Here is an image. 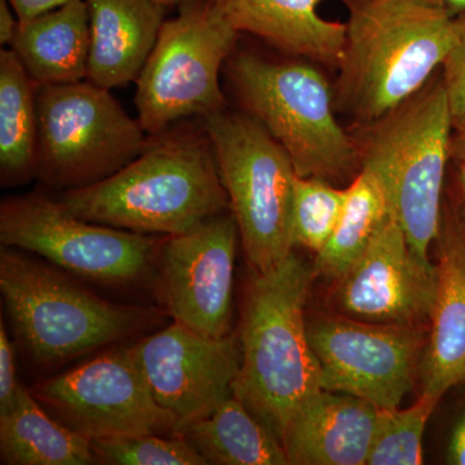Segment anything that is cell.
Instances as JSON below:
<instances>
[{"label": "cell", "instance_id": "obj_6", "mask_svg": "<svg viewBox=\"0 0 465 465\" xmlns=\"http://www.w3.org/2000/svg\"><path fill=\"white\" fill-rule=\"evenodd\" d=\"M0 291L18 339L43 365L114 344L159 320L154 309L101 299L56 266L11 247L0 252Z\"/></svg>", "mask_w": 465, "mask_h": 465}, {"label": "cell", "instance_id": "obj_33", "mask_svg": "<svg viewBox=\"0 0 465 465\" xmlns=\"http://www.w3.org/2000/svg\"><path fill=\"white\" fill-rule=\"evenodd\" d=\"M18 25H20V18L11 3L8 0H0V43L2 45H11L16 35Z\"/></svg>", "mask_w": 465, "mask_h": 465}, {"label": "cell", "instance_id": "obj_29", "mask_svg": "<svg viewBox=\"0 0 465 465\" xmlns=\"http://www.w3.org/2000/svg\"><path fill=\"white\" fill-rule=\"evenodd\" d=\"M454 130L465 127V12L454 17V42L440 69Z\"/></svg>", "mask_w": 465, "mask_h": 465}, {"label": "cell", "instance_id": "obj_26", "mask_svg": "<svg viewBox=\"0 0 465 465\" xmlns=\"http://www.w3.org/2000/svg\"><path fill=\"white\" fill-rule=\"evenodd\" d=\"M348 189L317 177H296L292 243L317 253L326 246L347 202Z\"/></svg>", "mask_w": 465, "mask_h": 465}, {"label": "cell", "instance_id": "obj_32", "mask_svg": "<svg viewBox=\"0 0 465 465\" xmlns=\"http://www.w3.org/2000/svg\"><path fill=\"white\" fill-rule=\"evenodd\" d=\"M8 2L16 11L20 21H26L51 9L60 7L69 0H8Z\"/></svg>", "mask_w": 465, "mask_h": 465}, {"label": "cell", "instance_id": "obj_22", "mask_svg": "<svg viewBox=\"0 0 465 465\" xmlns=\"http://www.w3.org/2000/svg\"><path fill=\"white\" fill-rule=\"evenodd\" d=\"M0 459L7 465L97 463L91 440L48 414L24 385L16 407L0 416Z\"/></svg>", "mask_w": 465, "mask_h": 465}, {"label": "cell", "instance_id": "obj_14", "mask_svg": "<svg viewBox=\"0 0 465 465\" xmlns=\"http://www.w3.org/2000/svg\"><path fill=\"white\" fill-rule=\"evenodd\" d=\"M130 348L153 397L176 420L177 434L232 394L242 360L238 335L211 338L173 321Z\"/></svg>", "mask_w": 465, "mask_h": 465}, {"label": "cell", "instance_id": "obj_8", "mask_svg": "<svg viewBox=\"0 0 465 465\" xmlns=\"http://www.w3.org/2000/svg\"><path fill=\"white\" fill-rule=\"evenodd\" d=\"M148 140L108 88L90 81L36 87L35 177L51 188L103 182L139 157Z\"/></svg>", "mask_w": 465, "mask_h": 465}, {"label": "cell", "instance_id": "obj_27", "mask_svg": "<svg viewBox=\"0 0 465 465\" xmlns=\"http://www.w3.org/2000/svg\"><path fill=\"white\" fill-rule=\"evenodd\" d=\"M97 463L109 465H207L180 434H136L91 440Z\"/></svg>", "mask_w": 465, "mask_h": 465}, {"label": "cell", "instance_id": "obj_1", "mask_svg": "<svg viewBox=\"0 0 465 465\" xmlns=\"http://www.w3.org/2000/svg\"><path fill=\"white\" fill-rule=\"evenodd\" d=\"M73 215L140 234H182L231 211L203 122L149 136L121 171L58 198Z\"/></svg>", "mask_w": 465, "mask_h": 465}, {"label": "cell", "instance_id": "obj_9", "mask_svg": "<svg viewBox=\"0 0 465 465\" xmlns=\"http://www.w3.org/2000/svg\"><path fill=\"white\" fill-rule=\"evenodd\" d=\"M177 9L136 79L137 121L149 136L228 108L220 75L241 34L213 0H191Z\"/></svg>", "mask_w": 465, "mask_h": 465}, {"label": "cell", "instance_id": "obj_18", "mask_svg": "<svg viewBox=\"0 0 465 465\" xmlns=\"http://www.w3.org/2000/svg\"><path fill=\"white\" fill-rule=\"evenodd\" d=\"M213 2L238 33L256 36L283 56L338 69L344 51L345 23L321 16L320 7L329 0Z\"/></svg>", "mask_w": 465, "mask_h": 465}, {"label": "cell", "instance_id": "obj_28", "mask_svg": "<svg viewBox=\"0 0 465 465\" xmlns=\"http://www.w3.org/2000/svg\"><path fill=\"white\" fill-rule=\"evenodd\" d=\"M434 414L437 460L446 465H465V381L443 394Z\"/></svg>", "mask_w": 465, "mask_h": 465}, {"label": "cell", "instance_id": "obj_5", "mask_svg": "<svg viewBox=\"0 0 465 465\" xmlns=\"http://www.w3.org/2000/svg\"><path fill=\"white\" fill-rule=\"evenodd\" d=\"M316 65L235 48L223 73L240 110L264 125L298 176L349 185L361 173L360 155L338 122L333 87Z\"/></svg>", "mask_w": 465, "mask_h": 465}, {"label": "cell", "instance_id": "obj_12", "mask_svg": "<svg viewBox=\"0 0 465 465\" xmlns=\"http://www.w3.org/2000/svg\"><path fill=\"white\" fill-rule=\"evenodd\" d=\"M32 393L54 418L90 440L177 434L176 420L153 397L130 347L39 382Z\"/></svg>", "mask_w": 465, "mask_h": 465}, {"label": "cell", "instance_id": "obj_13", "mask_svg": "<svg viewBox=\"0 0 465 465\" xmlns=\"http://www.w3.org/2000/svg\"><path fill=\"white\" fill-rule=\"evenodd\" d=\"M238 240L231 211L167 237L161 247V291L174 322L211 338L231 333Z\"/></svg>", "mask_w": 465, "mask_h": 465}, {"label": "cell", "instance_id": "obj_4", "mask_svg": "<svg viewBox=\"0 0 465 465\" xmlns=\"http://www.w3.org/2000/svg\"><path fill=\"white\" fill-rule=\"evenodd\" d=\"M361 170L381 183L391 215L419 258L439 232L454 124L440 72L387 114L351 124Z\"/></svg>", "mask_w": 465, "mask_h": 465}, {"label": "cell", "instance_id": "obj_3", "mask_svg": "<svg viewBox=\"0 0 465 465\" xmlns=\"http://www.w3.org/2000/svg\"><path fill=\"white\" fill-rule=\"evenodd\" d=\"M314 277L313 265L292 251L272 271L255 272L242 309L232 394L280 440L291 416L322 390L305 316Z\"/></svg>", "mask_w": 465, "mask_h": 465}, {"label": "cell", "instance_id": "obj_20", "mask_svg": "<svg viewBox=\"0 0 465 465\" xmlns=\"http://www.w3.org/2000/svg\"><path fill=\"white\" fill-rule=\"evenodd\" d=\"M90 14L85 0L20 21L9 47L36 84H66L87 79Z\"/></svg>", "mask_w": 465, "mask_h": 465}, {"label": "cell", "instance_id": "obj_23", "mask_svg": "<svg viewBox=\"0 0 465 465\" xmlns=\"http://www.w3.org/2000/svg\"><path fill=\"white\" fill-rule=\"evenodd\" d=\"M36 87L15 52L0 51V179L21 185L35 177Z\"/></svg>", "mask_w": 465, "mask_h": 465}, {"label": "cell", "instance_id": "obj_24", "mask_svg": "<svg viewBox=\"0 0 465 465\" xmlns=\"http://www.w3.org/2000/svg\"><path fill=\"white\" fill-rule=\"evenodd\" d=\"M347 189L338 226L313 264L314 275L333 281L360 259L391 213L381 183L366 171L361 170Z\"/></svg>", "mask_w": 465, "mask_h": 465}, {"label": "cell", "instance_id": "obj_17", "mask_svg": "<svg viewBox=\"0 0 465 465\" xmlns=\"http://www.w3.org/2000/svg\"><path fill=\"white\" fill-rule=\"evenodd\" d=\"M378 416L369 401L321 390L291 416L281 442L292 465H366Z\"/></svg>", "mask_w": 465, "mask_h": 465}, {"label": "cell", "instance_id": "obj_35", "mask_svg": "<svg viewBox=\"0 0 465 465\" xmlns=\"http://www.w3.org/2000/svg\"><path fill=\"white\" fill-rule=\"evenodd\" d=\"M440 2L449 9L452 16H458L465 12V0H440Z\"/></svg>", "mask_w": 465, "mask_h": 465}, {"label": "cell", "instance_id": "obj_15", "mask_svg": "<svg viewBox=\"0 0 465 465\" xmlns=\"http://www.w3.org/2000/svg\"><path fill=\"white\" fill-rule=\"evenodd\" d=\"M342 316L371 323L427 326L437 292V268L419 258L390 215L365 252L335 280Z\"/></svg>", "mask_w": 465, "mask_h": 465}, {"label": "cell", "instance_id": "obj_10", "mask_svg": "<svg viewBox=\"0 0 465 465\" xmlns=\"http://www.w3.org/2000/svg\"><path fill=\"white\" fill-rule=\"evenodd\" d=\"M0 242L84 280L115 286L142 280L158 251L152 235L87 222L39 194L2 201Z\"/></svg>", "mask_w": 465, "mask_h": 465}, {"label": "cell", "instance_id": "obj_11", "mask_svg": "<svg viewBox=\"0 0 465 465\" xmlns=\"http://www.w3.org/2000/svg\"><path fill=\"white\" fill-rule=\"evenodd\" d=\"M321 388L396 409L420 379L425 326L365 322L342 316L307 320Z\"/></svg>", "mask_w": 465, "mask_h": 465}, {"label": "cell", "instance_id": "obj_2", "mask_svg": "<svg viewBox=\"0 0 465 465\" xmlns=\"http://www.w3.org/2000/svg\"><path fill=\"white\" fill-rule=\"evenodd\" d=\"M345 45L333 104L351 124L387 114L442 69L454 17L440 0H342Z\"/></svg>", "mask_w": 465, "mask_h": 465}, {"label": "cell", "instance_id": "obj_7", "mask_svg": "<svg viewBox=\"0 0 465 465\" xmlns=\"http://www.w3.org/2000/svg\"><path fill=\"white\" fill-rule=\"evenodd\" d=\"M202 122L246 258L256 273L272 271L293 251L295 167L264 125L240 109Z\"/></svg>", "mask_w": 465, "mask_h": 465}, {"label": "cell", "instance_id": "obj_36", "mask_svg": "<svg viewBox=\"0 0 465 465\" xmlns=\"http://www.w3.org/2000/svg\"><path fill=\"white\" fill-rule=\"evenodd\" d=\"M155 2L167 8H179L183 3L191 2V0H155Z\"/></svg>", "mask_w": 465, "mask_h": 465}, {"label": "cell", "instance_id": "obj_25", "mask_svg": "<svg viewBox=\"0 0 465 465\" xmlns=\"http://www.w3.org/2000/svg\"><path fill=\"white\" fill-rule=\"evenodd\" d=\"M439 402L421 394L409 409H379L366 465L423 464L425 432Z\"/></svg>", "mask_w": 465, "mask_h": 465}, {"label": "cell", "instance_id": "obj_21", "mask_svg": "<svg viewBox=\"0 0 465 465\" xmlns=\"http://www.w3.org/2000/svg\"><path fill=\"white\" fill-rule=\"evenodd\" d=\"M179 434L206 464L290 465L282 442L234 394Z\"/></svg>", "mask_w": 465, "mask_h": 465}, {"label": "cell", "instance_id": "obj_16", "mask_svg": "<svg viewBox=\"0 0 465 465\" xmlns=\"http://www.w3.org/2000/svg\"><path fill=\"white\" fill-rule=\"evenodd\" d=\"M433 246L437 292L420 381L421 394L440 401L465 381V231L446 197Z\"/></svg>", "mask_w": 465, "mask_h": 465}, {"label": "cell", "instance_id": "obj_19", "mask_svg": "<svg viewBox=\"0 0 465 465\" xmlns=\"http://www.w3.org/2000/svg\"><path fill=\"white\" fill-rule=\"evenodd\" d=\"M91 45L87 81L113 90L136 81L166 21L155 0H85Z\"/></svg>", "mask_w": 465, "mask_h": 465}, {"label": "cell", "instance_id": "obj_31", "mask_svg": "<svg viewBox=\"0 0 465 465\" xmlns=\"http://www.w3.org/2000/svg\"><path fill=\"white\" fill-rule=\"evenodd\" d=\"M445 197L465 231V164L450 162Z\"/></svg>", "mask_w": 465, "mask_h": 465}, {"label": "cell", "instance_id": "obj_34", "mask_svg": "<svg viewBox=\"0 0 465 465\" xmlns=\"http://www.w3.org/2000/svg\"><path fill=\"white\" fill-rule=\"evenodd\" d=\"M450 161L465 164V127L454 130L450 142Z\"/></svg>", "mask_w": 465, "mask_h": 465}, {"label": "cell", "instance_id": "obj_30", "mask_svg": "<svg viewBox=\"0 0 465 465\" xmlns=\"http://www.w3.org/2000/svg\"><path fill=\"white\" fill-rule=\"evenodd\" d=\"M17 381L16 363L12 342L5 323H0V416L7 415L17 405L21 390Z\"/></svg>", "mask_w": 465, "mask_h": 465}]
</instances>
